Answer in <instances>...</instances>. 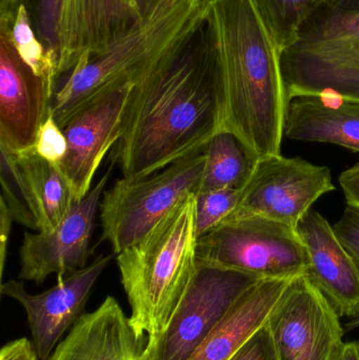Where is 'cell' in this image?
<instances>
[{
	"label": "cell",
	"mask_w": 359,
	"mask_h": 360,
	"mask_svg": "<svg viewBox=\"0 0 359 360\" xmlns=\"http://www.w3.org/2000/svg\"><path fill=\"white\" fill-rule=\"evenodd\" d=\"M221 115L218 65L204 23L189 44L137 80L112 162L122 179H145L204 151L221 129Z\"/></svg>",
	"instance_id": "cell-1"
},
{
	"label": "cell",
	"mask_w": 359,
	"mask_h": 360,
	"mask_svg": "<svg viewBox=\"0 0 359 360\" xmlns=\"http://www.w3.org/2000/svg\"><path fill=\"white\" fill-rule=\"evenodd\" d=\"M206 25L221 78L219 131L257 158L280 155L288 108L280 51L250 0H213Z\"/></svg>",
	"instance_id": "cell-2"
},
{
	"label": "cell",
	"mask_w": 359,
	"mask_h": 360,
	"mask_svg": "<svg viewBox=\"0 0 359 360\" xmlns=\"http://www.w3.org/2000/svg\"><path fill=\"white\" fill-rule=\"evenodd\" d=\"M196 193L167 214L141 241L117 254L131 327L147 344L164 331L197 268Z\"/></svg>",
	"instance_id": "cell-3"
},
{
	"label": "cell",
	"mask_w": 359,
	"mask_h": 360,
	"mask_svg": "<svg viewBox=\"0 0 359 360\" xmlns=\"http://www.w3.org/2000/svg\"><path fill=\"white\" fill-rule=\"evenodd\" d=\"M200 0H160L105 54L82 60L65 74L53 95L51 112L61 129L82 103L115 82L138 80L169 55L185 48L206 23Z\"/></svg>",
	"instance_id": "cell-4"
},
{
	"label": "cell",
	"mask_w": 359,
	"mask_h": 360,
	"mask_svg": "<svg viewBox=\"0 0 359 360\" xmlns=\"http://www.w3.org/2000/svg\"><path fill=\"white\" fill-rule=\"evenodd\" d=\"M287 103L301 95L359 101V12L325 2L280 53Z\"/></svg>",
	"instance_id": "cell-5"
},
{
	"label": "cell",
	"mask_w": 359,
	"mask_h": 360,
	"mask_svg": "<svg viewBox=\"0 0 359 360\" xmlns=\"http://www.w3.org/2000/svg\"><path fill=\"white\" fill-rule=\"evenodd\" d=\"M204 152L191 154L145 179L117 180L100 202L103 239L117 255L141 241L202 184Z\"/></svg>",
	"instance_id": "cell-6"
},
{
	"label": "cell",
	"mask_w": 359,
	"mask_h": 360,
	"mask_svg": "<svg viewBox=\"0 0 359 360\" xmlns=\"http://www.w3.org/2000/svg\"><path fill=\"white\" fill-rule=\"evenodd\" d=\"M196 259L261 279L306 274L308 258L296 229L261 216L228 217L198 238Z\"/></svg>",
	"instance_id": "cell-7"
},
{
	"label": "cell",
	"mask_w": 359,
	"mask_h": 360,
	"mask_svg": "<svg viewBox=\"0 0 359 360\" xmlns=\"http://www.w3.org/2000/svg\"><path fill=\"white\" fill-rule=\"evenodd\" d=\"M261 281L197 262L195 274L164 331L145 345V360H189L237 300Z\"/></svg>",
	"instance_id": "cell-8"
},
{
	"label": "cell",
	"mask_w": 359,
	"mask_h": 360,
	"mask_svg": "<svg viewBox=\"0 0 359 360\" xmlns=\"http://www.w3.org/2000/svg\"><path fill=\"white\" fill-rule=\"evenodd\" d=\"M341 315L307 274L289 281L266 326L280 360H330L343 344Z\"/></svg>",
	"instance_id": "cell-9"
},
{
	"label": "cell",
	"mask_w": 359,
	"mask_h": 360,
	"mask_svg": "<svg viewBox=\"0 0 359 360\" xmlns=\"http://www.w3.org/2000/svg\"><path fill=\"white\" fill-rule=\"evenodd\" d=\"M332 191L335 186L327 167L282 154L265 156L257 160L228 217L261 216L296 229L313 203Z\"/></svg>",
	"instance_id": "cell-10"
},
{
	"label": "cell",
	"mask_w": 359,
	"mask_h": 360,
	"mask_svg": "<svg viewBox=\"0 0 359 360\" xmlns=\"http://www.w3.org/2000/svg\"><path fill=\"white\" fill-rule=\"evenodd\" d=\"M136 82L120 80L103 89L77 108L63 126L67 153L57 166L71 186L76 201L90 192L103 158L122 137Z\"/></svg>",
	"instance_id": "cell-11"
},
{
	"label": "cell",
	"mask_w": 359,
	"mask_h": 360,
	"mask_svg": "<svg viewBox=\"0 0 359 360\" xmlns=\"http://www.w3.org/2000/svg\"><path fill=\"white\" fill-rule=\"evenodd\" d=\"M1 200L13 220L38 232L54 230L76 202L57 165L35 149L10 153L0 148Z\"/></svg>",
	"instance_id": "cell-12"
},
{
	"label": "cell",
	"mask_w": 359,
	"mask_h": 360,
	"mask_svg": "<svg viewBox=\"0 0 359 360\" xmlns=\"http://www.w3.org/2000/svg\"><path fill=\"white\" fill-rule=\"evenodd\" d=\"M54 92L19 56L11 36L10 17L0 12V148L22 153L35 148L51 113Z\"/></svg>",
	"instance_id": "cell-13"
},
{
	"label": "cell",
	"mask_w": 359,
	"mask_h": 360,
	"mask_svg": "<svg viewBox=\"0 0 359 360\" xmlns=\"http://www.w3.org/2000/svg\"><path fill=\"white\" fill-rule=\"evenodd\" d=\"M112 256H99L92 264L65 276L54 287L40 294H30L20 281L1 283L2 295L13 298L27 313L32 344L39 360H48L65 332L72 329L84 311L97 279Z\"/></svg>",
	"instance_id": "cell-14"
},
{
	"label": "cell",
	"mask_w": 359,
	"mask_h": 360,
	"mask_svg": "<svg viewBox=\"0 0 359 360\" xmlns=\"http://www.w3.org/2000/svg\"><path fill=\"white\" fill-rule=\"evenodd\" d=\"M110 175L111 170L84 198L76 201L54 230L23 234L19 278L41 283L50 275L65 276L86 266L92 254L91 238L100 209L101 194Z\"/></svg>",
	"instance_id": "cell-15"
},
{
	"label": "cell",
	"mask_w": 359,
	"mask_h": 360,
	"mask_svg": "<svg viewBox=\"0 0 359 360\" xmlns=\"http://www.w3.org/2000/svg\"><path fill=\"white\" fill-rule=\"evenodd\" d=\"M141 17L135 0H63L59 21V74L105 54Z\"/></svg>",
	"instance_id": "cell-16"
},
{
	"label": "cell",
	"mask_w": 359,
	"mask_h": 360,
	"mask_svg": "<svg viewBox=\"0 0 359 360\" xmlns=\"http://www.w3.org/2000/svg\"><path fill=\"white\" fill-rule=\"evenodd\" d=\"M307 252L308 275L341 316L359 313V271L328 220L311 209L297 224Z\"/></svg>",
	"instance_id": "cell-17"
},
{
	"label": "cell",
	"mask_w": 359,
	"mask_h": 360,
	"mask_svg": "<svg viewBox=\"0 0 359 360\" xmlns=\"http://www.w3.org/2000/svg\"><path fill=\"white\" fill-rule=\"evenodd\" d=\"M145 345L117 300L107 296L78 319L48 360H145Z\"/></svg>",
	"instance_id": "cell-18"
},
{
	"label": "cell",
	"mask_w": 359,
	"mask_h": 360,
	"mask_svg": "<svg viewBox=\"0 0 359 360\" xmlns=\"http://www.w3.org/2000/svg\"><path fill=\"white\" fill-rule=\"evenodd\" d=\"M285 137L359 152V101L332 95L294 97L287 108Z\"/></svg>",
	"instance_id": "cell-19"
},
{
	"label": "cell",
	"mask_w": 359,
	"mask_h": 360,
	"mask_svg": "<svg viewBox=\"0 0 359 360\" xmlns=\"http://www.w3.org/2000/svg\"><path fill=\"white\" fill-rule=\"evenodd\" d=\"M290 281L261 279L251 287L189 360H230L261 329Z\"/></svg>",
	"instance_id": "cell-20"
},
{
	"label": "cell",
	"mask_w": 359,
	"mask_h": 360,
	"mask_svg": "<svg viewBox=\"0 0 359 360\" xmlns=\"http://www.w3.org/2000/svg\"><path fill=\"white\" fill-rule=\"evenodd\" d=\"M204 152L206 164L198 192L242 190L259 160L235 135L227 131L217 132Z\"/></svg>",
	"instance_id": "cell-21"
},
{
	"label": "cell",
	"mask_w": 359,
	"mask_h": 360,
	"mask_svg": "<svg viewBox=\"0 0 359 360\" xmlns=\"http://www.w3.org/2000/svg\"><path fill=\"white\" fill-rule=\"evenodd\" d=\"M0 8V12L10 17L11 36L19 56L55 92L60 78L58 57L48 52L36 35L29 6L25 2H19L17 6L1 2Z\"/></svg>",
	"instance_id": "cell-22"
},
{
	"label": "cell",
	"mask_w": 359,
	"mask_h": 360,
	"mask_svg": "<svg viewBox=\"0 0 359 360\" xmlns=\"http://www.w3.org/2000/svg\"><path fill=\"white\" fill-rule=\"evenodd\" d=\"M250 2L282 53L296 40L303 23L326 0H250Z\"/></svg>",
	"instance_id": "cell-23"
},
{
	"label": "cell",
	"mask_w": 359,
	"mask_h": 360,
	"mask_svg": "<svg viewBox=\"0 0 359 360\" xmlns=\"http://www.w3.org/2000/svg\"><path fill=\"white\" fill-rule=\"evenodd\" d=\"M242 190L221 188L196 193V231L200 238L223 222L235 209Z\"/></svg>",
	"instance_id": "cell-24"
},
{
	"label": "cell",
	"mask_w": 359,
	"mask_h": 360,
	"mask_svg": "<svg viewBox=\"0 0 359 360\" xmlns=\"http://www.w3.org/2000/svg\"><path fill=\"white\" fill-rule=\"evenodd\" d=\"M63 0H31L29 6L36 35L48 52L58 57L59 21Z\"/></svg>",
	"instance_id": "cell-25"
},
{
	"label": "cell",
	"mask_w": 359,
	"mask_h": 360,
	"mask_svg": "<svg viewBox=\"0 0 359 360\" xmlns=\"http://www.w3.org/2000/svg\"><path fill=\"white\" fill-rule=\"evenodd\" d=\"M34 149L38 155L54 165L60 164L65 158L67 139L63 129L55 122L52 112L40 128Z\"/></svg>",
	"instance_id": "cell-26"
},
{
	"label": "cell",
	"mask_w": 359,
	"mask_h": 360,
	"mask_svg": "<svg viewBox=\"0 0 359 360\" xmlns=\"http://www.w3.org/2000/svg\"><path fill=\"white\" fill-rule=\"evenodd\" d=\"M333 230L359 271V210L347 205L341 219L333 226Z\"/></svg>",
	"instance_id": "cell-27"
},
{
	"label": "cell",
	"mask_w": 359,
	"mask_h": 360,
	"mask_svg": "<svg viewBox=\"0 0 359 360\" xmlns=\"http://www.w3.org/2000/svg\"><path fill=\"white\" fill-rule=\"evenodd\" d=\"M230 360H280L266 323L244 342Z\"/></svg>",
	"instance_id": "cell-28"
},
{
	"label": "cell",
	"mask_w": 359,
	"mask_h": 360,
	"mask_svg": "<svg viewBox=\"0 0 359 360\" xmlns=\"http://www.w3.org/2000/svg\"><path fill=\"white\" fill-rule=\"evenodd\" d=\"M0 360H39L33 344L27 338L8 342L0 350Z\"/></svg>",
	"instance_id": "cell-29"
},
{
	"label": "cell",
	"mask_w": 359,
	"mask_h": 360,
	"mask_svg": "<svg viewBox=\"0 0 359 360\" xmlns=\"http://www.w3.org/2000/svg\"><path fill=\"white\" fill-rule=\"evenodd\" d=\"M339 184L345 195L347 205L359 210V162L341 173Z\"/></svg>",
	"instance_id": "cell-30"
},
{
	"label": "cell",
	"mask_w": 359,
	"mask_h": 360,
	"mask_svg": "<svg viewBox=\"0 0 359 360\" xmlns=\"http://www.w3.org/2000/svg\"><path fill=\"white\" fill-rule=\"evenodd\" d=\"M13 217L6 207V203L0 199V274L4 276V266H6V251H8V236Z\"/></svg>",
	"instance_id": "cell-31"
},
{
	"label": "cell",
	"mask_w": 359,
	"mask_h": 360,
	"mask_svg": "<svg viewBox=\"0 0 359 360\" xmlns=\"http://www.w3.org/2000/svg\"><path fill=\"white\" fill-rule=\"evenodd\" d=\"M330 360H359V340L343 342Z\"/></svg>",
	"instance_id": "cell-32"
},
{
	"label": "cell",
	"mask_w": 359,
	"mask_h": 360,
	"mask_svg": "<svg viewBox=\"0 0 359 360\" xmlns=\"http://www.w3.org/2000/svg\"><path fill=\"white\" fill-rule=\"evenodd\" d=\"M326 4L343 12H359V0H326Z\"/></svg>",
	"instance_id": "cell-33"
},
{
	"label": "cell",
	"mask_w": 359,
	"mask_h": 360,
	"mask_svg": "<svg viewBox=\"0 0 359 360\" xmlns=\"http://www.w3.org/2000/svg\"><path fill=\"white\" fill-rule=\"evenodd\" d=\"M135 2L138 6L141 17H147L148 15L151 14L155 10L160 0H135Z\"/></svg>",
	"instance_id": "cell-34"
},
{
	"label": "cell",
	"mask_w": 359,
	"mask_h": 360,
	"mask_svg": "<svg viewBox=\"0 0 359 360\" xmlns=\"http://www.w3.org/2000/svg\"><path fill=\"white\" fill-rule=\"evenodd\" d=\"M346 331H352V330L359 328V313L355 316L351 317L350 321L346 323Z\"/></svg>",
	"instance_id": "cell-35"
},
{
	"label": "cell",
	"mask_w": 359,
	"mask_h": 360,
	"mask_svg": "<svg viewBox=\"0 0 359 360\" xmlns=\"http://www.w3.org/2000/svg\"><path fill=\"white\" fill-rule=\"evenodd\" d=\"M1 1L6 2V4H12V6H16L19 2H25V4H29L31 0H1Z\"/></svg>",
	"instance_id": "cell-36"
},
{
	"label": "cell",
	"mask_w": 359,
	"mask_h": 360,
	"mask_svg": "<svg viewBox=\"0 0 359 360\" xmlns=\"http://www.w3.org/2000/svg\"><path fill=\"white\" fill-rule=\"evenodd\" d=\"M200 1H204L207 2V4H211V2L213 1V0H200Z\"/></svg>",
	"instance_id": "cell-37"
}]
</instances>
